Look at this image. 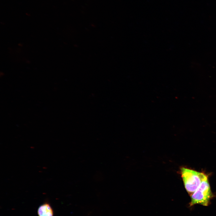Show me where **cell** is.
Masks as SVG:
<instances>
[{"label": "cell", "mask_w": 216, "mask_h": 216, "mask_svg": "<svg viewBox=\"0 0 216 216\" xmlns=\"http://www.w3.org/2000/svg\"><path fill=\"white\" fill-rule=\"evenodd\" d=\"M181 173L185 188L190 196L207 176L203 173L183 167L181 168Z\"/></svg>", "instance_id": "obj_1"}, {"label": "cell", "mask_w": 216, "mask_h": 216, "mask_svg": "<svg viewBox=\"0 0 216 216\" xmlns=\"http://www.w3.org/2000/svg\"><path fill=\"white\" fill-rule=\"evenodd\" d=\"M190 196L191 200L189 204L190 206L197 204L205 206H208L213 195L211 191L207 176Z\"/></svg>", "instance_id": "obj_2"}, {"label": "cell", "mask_w": 216, "mask_h": 216, "mask_svg": "<svg viewBox=\"0 0 216 216\" xmlns=\"http://www.w3.org/2000/svg\"><path fill=\"white\" fill-rule=\"evenodd\" d=\"M38 214V216H53V211L50 204L45 202L39 207Z\"/></svg>", "instance_id": "obj_3"}]
</instances>
